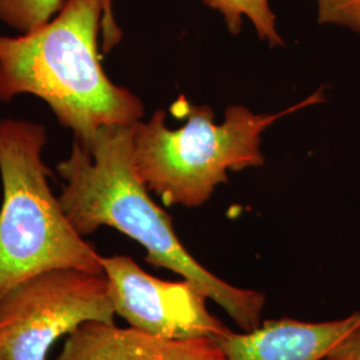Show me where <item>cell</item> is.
<instances>
[{
    "label": "cell",
    "mask_w": 360,
    "mask_h": 360,
    "mask_svg": "<svg viewBox=\"0 0 360 360\" xmlns=\"http://www.w3.org/2000/svg\"><path fill=\"white\" fill-rule=\"evenodd\" d=\"M321 25L333 23L360 34V0H316Z\"/></svg>",
    "instance_id": "11"
},
{
    "label": "cell",
    "mask_w": 360,
    "mask_h": 360,
    "mask_svg": "<svg viewBox=\"0 0 360 360\" xmlns=\"http://www.w3.org/2000/svg\"><path fill=\"white\" fill-rule=\"evenodd\" d=\"M323 360H360V324Z\"/></svg>",
    "instance_id": "12"
},
{
    "label": "cell",
    "mask_w": 360,
    "mask_h": 360,
    "mask_svg": "<svg viewBox=\"0 0 360 360\" xmlns=\"http://www.w3.org/2000/svg\"><path fill=\"white\" fill-rule=\"evenodd\" d=\"M0 360H8V359H7V358H6V356H4V355H3V354H0Z\"/></svg>",
    "instance_id": "13"
},
{
    "label": "cell",
    "mask_w": 360,
    "mask_h": 360,
    "mask_svg": "<svg viewBox=\"0 0 360 360\" xmlns=\"http://www.w3.org/2000/svg\"><path fill=\"white\" fill-rule=\"evenodd\" d=\"M102 30L108 51L120 39L111 0H65L38 30L0 35V102L22 94L38 96L79 143L89 142L104 126L141 122V99L114 84L101 65Z\"/></svg>",
    "instance_id": "2"
},
{
    "label": "cell",
    "mask_w": 360,
    "mask_h": 360,
    "mask_svg": "<svg viewBox=\"0 0 360 360\" xmlns=\"http://www.w3.org/2000/svg\"><path fill=\"white\" fill-rule=\"evenodd\" d=\"M135 124L104 126L89 142L75 141L70 156L58 163L65 180L59 202L67 218L82 236L102 226L123 232L146 248L147 263L183 276L242 330H255L266 296L221 281L181 245L172 220L155 205L135 167Z\"/></svg>",
    "instance_id": "1"
},
{
    "label": "cell",
    "mask_w": 360,
    "mask_h": 360,
    "mask_svg": "<svg viewBox=\"0 0 360 360\" xmlns=\"http://www.w3.org/2000/svg\"><path fill=\"white\" fill-rule=\"evenodd\" d=\"M46 141L39 123L0 120V300L46 271L104 274L102 257L77 233L49 186L50 171L41 158Z\"/></svg>",
    "instance_id": "4"
},
{
    "label": "cell",
    "mask_w": 360,
    "mask_h": 360,
    "mask_svg": "<svg viewBox=\"0 0 360 360\" xmlns=\"http://www.w3.org/2000/svg\"><path fill=\"white\" fill-rule=\"evenodd\" d=\"M114 316L104 274L46 271L18 284L0 300V354L8 360H46L63 335L83 323H114Z\"/></svg>",
    "instance_id": "5"
},
{
    "label": "cell",
    "mask_w": 360,
    "mask_h": 360,
    "mask_svg": "<svg viewBox=\"0 0 360 360\" xmlns=\"http://www.w3.org/2000/svg\"><path fill=\"white\" fill-rule=\"evenodd\" d=\"M102 266L115 314L131 327L167 339H214L229 330L191 282L158 279L124 255L102 257Z\"/></svg>",
    "instance_id": "6"
},
{
    "label": "cell",
    "mask_w": 360,
    "mask_h": 360,
    "mask_svg": "<svg viewBox=\"0 0 360 360\" xmlns=\"http://www.w3.org/2000/svg\"><path fill=\"white\" fill-rule=\"evenodd\" d=\"M323 101L322 91L279 114H254L243 105H232L221 124L214 122L207 105L184 101L183 127L169 129L166 112L134 127L135 167L147 188L159 195L166 206L198 207L206 203L215 187L227 181V171L260 167L263 131L278 119Z\"/></svg>",
    "instance_id": "3"
},
{
    "label": "cell",
    "mask_w": 360,
    "mask_h": 360,
    "mask_svg": "<svg viewBox=\"0 0 360 360\" xmlns=\"http://www.w3.org/2000/svg\"><path fill=\"white\" fill-rule=\"evenodd\" d=\"M203 3L223 15L227 28L233 35L239 34L243 16H247L255 27L259 38L269 41L272 47L283 43L276 31L270 0H203Z\"/></svg>",
    "instance_id": "9"
},
{
    "label": "cell",
    "mask_w": 360,
    "mask_h": 360,
    "mask_svg": "<svg viewBox=\"0 0 360 360\" xmlns=\"http://www.w3.org/2000/svg\"><path fill=\"white\" fill-rule=\"evenodd\" d=\"M360 324V311L328 322L272 319L245 334L214 338L226 360H323Z\"/></svg>",
    "instance_id": "7"
},
{
    "label": "cell",
    "mask_w": 360,
    "mask_h": 360,
    "mask_svg": "<svg viewBox=\"0 0 360 360\" xmlns=\"http://www.w3.org/2000/svg\"><path fill=\"white\" fill-rule=\"evenodd\" d=\"M63 4L65 0H0V20L27 34L50 22Z\"/></svg>",
    "instance_id": "10"
},
{
    "label": "cell",
    "mask_w": 360,
    "mask_h": 360,
    "mask_svg": "<svg viewBox=\"0 0 360 360\" xmlns=\"http://www.w3.org/2000/svg\"><path fill=\"white\" fill-rule=\"evenodd\" d=\"M55 360H226L212 338L167 339L115 323L87 322L67 336Z\"/></svg>",
    "instance_id": "8"
}]
</instances>
